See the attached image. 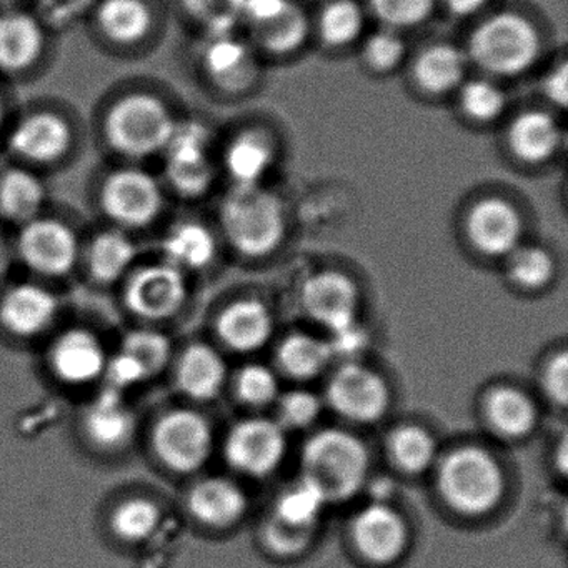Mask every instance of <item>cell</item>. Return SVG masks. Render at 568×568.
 <instances>
[{
	"label": "cell",
	"mask_w": 568,
	"mask_h": 568,
	"mask_svg": "<svg viewBox=\"0 0 568 568\" xmlns=\"http://www.w3.org/2000/svg\"><path fill=\"white\" fill-rule=\"evenodd\" d=\"M189 510L202 524L227 527L244 515L247 498L229 478L212 477L199 481L187 498Z\"/></svg>",
	"instance_id": "603a6c76"
},
{
	"label": "cell",
	"mask_w": 568,
	"mask_h": 568,
	"mask_svg": "<svg viewBox=\"0 0 568 568\" xmlns=\"http://www.w3.org/2000/svg\"><path fill=\"white\" fill-rule=\"evenodd\" d=\"M101 205L105 215L121 227L152 224L161 214L164 194L161 184L141 169H122L102 185Z\"/></svg>",
	"instance_id": "52a82bcc"
},
{
	"label": "cell",
	"mask_w": 568,
	"mask_h": 568,
	"mask_svg": "<svg viewBox=\"0 0 568 568\" xmlns=\"http://www.w3.org/2000/svg\"><path fill=\"white\" fill-rule=\"evenodd\" d=\"M331 347L332 357L342 355V357L351 358L361 354L367 345V335L358 327L355 322L331 332V341L327 342Z\"/></svg>",
	"instance_id": "681fc988"
},
{
	"label": "cell",
	"mask_w": 568,
	"mask_h": 568,
	"mask_svg": "<svg viewBox=\"0 0 568 568\" xmlns=\"http://www.w3.org/2000/svg\"><path fill=\"white\" fill-rule=\"evenodd\" d=\"M58 311V298L48 288L16 285L0 298V324L18 337H36L54 324Z\"/></svg>",
	"instance_id": "2e32d148"
},
{
	"label": "cell",
	"mask_w": 568,
	"mask_h": 568,
	"mask_svg": "<svg viewBox=\"0 0 568 568\" xmlns=\"http://www.w3.org/2000/svg\"><path fill=\"white\" fill-rule=\"evenodd\" d=\"M488 0H447L448 8L454 14L470 16L480 11Z\"/></svg>",
	"instance_id": "f5cc1de1"
},
{
	"label": "cell",
	"mask_w": 568,
	"mask_h": 568,
	"mask_svg": "<svg viewBox=\"0 0 568 568\" xmlns=\"http://www.w3.org/2000/svg\"><path fill=\"white\" fill-rule=\"evenodd\" d=\"M135 257H138V248L124 232H102L89 247V271L95 281L112 284L128 274Z\"/></svg>",
	"instance_id": "1f68e13d"
},
{
	"label": "cell",
	"mask_w": 568,
	"mask_h": 568,
	"mask_svg": "<svg viewBox=\"0 0 568 568\" xmlns=\"http://www.w3.org/2000/svg\"><path fill=\"white\" fill-rule=\"evenodd\" d=\"M435 0H371L372 12L392 29L414 28L430 18Z\"/></svg>",
	"instance_id": "b9f144b4"
},
{
	"label": "cell",
	"mask_w": 568,
	"mask_h": 568,
	"mask_svg": "<svg viewBox=\"0 0 568 568\" xmlns=\"http://www.w3.org/2000/svg\"><path fill=\"white\" fill-rule=\"evenodd\" d=\"M49 364L64 384L85 385L104 375L108 355L92 332L72 328L52 344Z\"/></svg>",
	"instance_id": "5bb4252c"
},
{
	"label": "cell",
	"mask_w": 568,
	"mask_h": 568,
	"mask_svg": "<svg viewBox=\"0 0 568 568\" xmlns=\"http://www.w3.org/2000/svg\"><path fill=\"white\" fill-rule=\"evenodd\" d=\"M221 221L232 247L252 257L274 251L285 234L284 205L262 185H235L222 204Z\"/></svg>",
	"instance_id": "7a4b0ae2"
},
{
	"label": "cell",
	"mask_w": 568,
	"mask_h": 568,
	"mask_svg": "<svg viewBox=\"0 0 568 568\" xmlns=\"http://www.w3.org/2000/svg\"><path fill=\"white\" fill-rule=\"evenodd\" d=\"M72 144L68 121L51 112H38L19 122L9 145L19 158L32 162H52L64 158Z\"/></svg>",
	"instance_id": "ffe728a7"
},
{
	"label": "cell",
	"mask_w": 568,
	"mask_h": 568,
	"mask_svg": "<svg viewBox=\"0 0 568 568\" xmlns=\"http://www.w3.org/2000/svg\"><path fill=\"white\" fill-rule=\"evenodd\" d=\"M111 525L121 540L141 544L158 530L161 525V510L149 498H129L115 508Z\"/></svg>",
	"instance_id": "d590c367"
},
{
	"label": "cell",
	"mask_w": 568,
	"mask_h": 568,
	"mask_svg": "<svg viewBox=\"0 0 568 568\" xmlns=\"http://www.w3.org/2000/svg\"><path fill=\"white\" fill-rule=\"evenodd\" d=\"M277 378L264 365H247L242 368L235 382V390L244 404L264 407L277 397Z\"/></svg>",
	"instance_id": "ee69618b"
},
{
	"label": "cell",
	"mask_w": 568,
	"mask_h": 568,
	"mask_svg": "<svg viewBox=\"0 0 568 568\" xmlns=\"http://www.w3.org/2000/svg\"><path fill=\"white\" fill-rule=\"evenodd\" d=\"M275 149L271 139L261 132L239 135L225 152L224 164L229 175L239 187L262 185L274 168Z\"/></svg>",
	"instance_id": "4316f807"
},
{
	"label": "cell",
	"mask_w": 568,
	"mask_h": 568,
	"mask_svg": "<svg viewBox=\"0 0 568 568\" xmlns=\"http://www.w3.org/2000/svg\"><path fill=\"white\" fill-rule=\"evenodd\" d=\"M505 94L490 81L467 82L460 92V105L475 121H494L504 112Z\"/></svg>",
	"instance_id": "60d3db41"
},
{
	"label": "cell",
	"mask_w": 568,
	"mask_h": 568,
	"mask_svg": "<svg viewBox=\"0 0 568 568\" xmlns=\"http://www.w3.org/2000/svg\"><path fill=\"white\" fill-rule=\"evenodd\" d=\"M84 430L89 440L102 450H119L135 434V417L121 392L108 390L98 395L84 414Z\"/></svg>",
	"instance_id": "44dd1931"
},
{
	"label": "cell",
	"mask_w": 568,
	"mask_h": 568,
	"mask_svg": "<svg viewBox=\"0 0 568 568\" xmlns=\"http://www.w3.org/2000/svg\"><path fill=\"white\" fill-rule=\"evenodd\" d=\"M487 418L498 434L521 437L534 427L537 410L534 402L524 392L500 387L488 397Z\"/></svg>",
	"instance_id": "d6a6232c"
},
{
	"label": "cell",
	"mask_w": 568,
	"mask_h": 568,
	"mask_svg": "<svg viewBox=\"0 0 568 568\" xmlns=\"http://www.w3.org/2000/svg\"><path fill=\"white\" fill-rule=\"evenodd\" d=\"M241 19L265 51L285 54L304 44L307 16L292 0H241Z\"/></svg>",
	"instance_id": "30bf717a"
},
{
	"label": "cell",
	"mask_w": 568,
	"mask_h": 568,
	"mask_svg": "<svg viewBox=\"0 0 568 568\" xmlns=\"http://www.w3.org/2000/svg\"><path fill=\"white\" fill-rule=\"evenodd\" d=\"M560 141V128L547 112H524L508 129L511 151L518 159L530 164L548 161L557 152Z\"/></svg>",
	"instance_id": "d4e9b609"
},
{
	"label": "cell",
	"mask_w": 568,
	"mask_h": 568,
	"mask_svg": "<svg viewBox=\"0 0 568 568\" xmlns=\"http://www.w3.org/2000/svg\"><path fill=\"white\" fill-rule=\"evenodd\" d=\"M41 179L24 169H12L0 179V214L16 224H29L41 214L45 204Z\"/></svg>",
	"instance_id": "f1b7e54d"
},
{
	"label": "cell",
	"mask_w": 568,
	"mask_h": 568,
	"mask_svg": "<svg viewBox=\"0 0 568 568\" xmlns=\"http://www.w3.org/2000/svg\"><path fill=\"white\" fill-rule=\"evenodd\" d=\"M98 22L112 41L131 44L149 34L152 14L144 0H104L99 6Z\"/></svg>",
	"instance_id": "4dcf8cb0"
},
{
	"label": "cell",
	"mask_w": 568,
	"mask_h": 568,
	"mask_svg": "<svg viewBox=\"0 0 568 568\" xmlns=\"http://www.w3.org/2000/svg\"><path fill=\"white\" fill-rule=\"evenodd\" d=\"M18 252L31 271L44 277H62L78 262L79 242L64 222L38 217L22 227Z\"/></svg>",
	"instance_id": "9c48e42d"
},
{
	"label": "cell",
	"mask_w": 568,
	"mask_h": 568,
	"mask_svg": "<svg viewBox=\"0 0 568 568\" xmlns=\"http://www.w3.org/2000/svg\"><path fill=\"white\" fill-rule=\"evenodd\" d=\"M471 244L487 255L511 254L521 237V221L514 205L501 199H484L467 219Z\"/></svg>",
	"instance_id": "ac0fdd59"
},
{
	"label": "cell",
	"mask_w": 568,
	"mask_h": 568,
	"mask_svg": "<svg viewBox=\"0 0 568 568\" xmlns=\"http://www.w3.org/2000/svg\"><path fill=\"white\" fill-rule=\"evenodd\" d=\"M327 400L342 417L367 424L384 415L388 404L387 385L371 368L348 362L331 378Z\"/></svg>",
	"instance_id": "4fadbf2b"
},
{
	"label": "cell",
	"mask_w": 568,
	"mask_h": 568,
	"mask_svg": "<svg viewBox=\"0 0 568 568\" xmlns=\"http://www.w3.org/2000/svg\"><path fill=\"white\" fill-rule=\"evenodd\" d=\"M202 64L214 84L242 92L254 84L257 64L251 49L231 34H211L202 49Z\"/></svg>",
	"instance_id": "d6986e66"
},
{
	"label": "cell",
	"mask_w": 568,
	"mask_h": 568,
	"mask_svg": "<svg viewBox=\"0 0 568 568\" xmlns=\"http://www.w3.org/2000/svg\"><path fill=\"white\" fill-rule=\"evenodd\" d=\"M187 297L184 272L171 264L148 265L129 278L125 305L144 321H165L181 311Z\"/></svg>",
	"instance_id": "7c38bea8"
},
{
	"label": "cell",
	"mask_w": 568,
	"mask_h": 568,
	"mask_svg": "<svg viewBox=\"0 0 568 568\" xmlns=\"http://www.w3.org/2000/svg\"><path fill=\"white\" fill-rule=\"evenodd\" d=\"M165 262L181 272L199 271L214 261L217 244L207 227L197 222H182L175 225L164 244Z\"/></svg>",
	"instance_id": "83f0119b"
},
{
	"label": "cell",
	"mask_w": 568,
	"mask_h": 568,
	"mask_svg": "<svg viewBox=\"0 0 568 568\" xmlns=\"http://www.w3.org/2000/svg\"><path fill=\"white\" fill-rule=\"evenodd\" d=\"M105 377L109 381V388L112 390L121 392L125 388L135 387V385L142 384L148 381L145 372L142 371L141 365L125 354V352H119L115 357L108 358V364L104 368Z\"/></svg>",
	"instance_id": "c3c4849f"
},
{
	"label": "cell",
	"mask_w": 568,
	"mask_h": 568,
	"mask_svg": "<svg viewBox=\"0 0 568 568\" xmlns=\"http://www.w3.org/2000/svg\"><path fill=\"white\" fill-rule=\"evenodd\" d=\"M152 445L165 467L191 474L211 457V427L197 412H169L155 425Z\"/></svg>",
	"instance_id": "ba28073f"
},
{
	"label": "cell",
	"mask_w": 568,
	"mask_h": 568,
	"mask_svg": "<svg viewBox=\"0 0 568 568\" xmlns=\"http://www.w3.org/2000/svg\"><path fill=\"white\" fill-rule=\"evenodd\" d=\"M364 22V11L354 0H334L322 12L318 31L327 44L341 48L361 36Z\"/></svg>",
	"instance_id": "74e56055"
},
{
	"label": "cell",
	"mask_w": 568,
	"mask_h": 568,
	"mask_svg": "<svg viewBox=\"0 0 568 568\" xmlns=\"http://www.w3.org/2000/svg\"><path fill=\"white\" fill-rule=\"evenodd\" d=\"M325 505L321 491L302 478L278 497L272 517L288 527L314 531Z\"/></svg>",
	"instance_id": "e575fe53"
},
{
	"label": "cell",
	"mask_w": 568,
	"mask_h": 568,
	"mask_svg": "<svg viewBox=\"0 0 568 568\" xmlns=\"http://www.w3.org/2000/svg\"><path fill=\"white\" fill-rule=\"evenodd\" d=\"M540 54V36L530 21L514 12H501L481 22L470 41L471 61L494 75H518L528 71Z\"/></svg>",
	"instance_id": "3957f363"
},
{
	"label": "cell",
	"mask_w": 568,
	"mask_h": 568,
	"mask_svg": "<svg viewBox=\"0 0 568 568\" xmlns=\"http://www.w3.org/2000/svg\"><path fill=\"white\" fill-rule=\"evenodd\" d=\"M405 55V42L392 29L375 32L364 45V59L374 71L387 72L397 68Z\"/></svg>",
	"instance_id": "f6af8a7d"
},
{
	"label": "cell",
	"mask_w": 568,
	"mask_h": 568,
	"mask_svg": "<svg viewBox=\"0 0 568 568\" xmlns=\"http://www.w3.org/2000/svg\"><path fill=\"white\" fill-rule=\"evenodd\" d=\"M121 351L131 355L141 365L149 381V378L161 374L165 365L169 364L171 342L161 332L135 331L124 338Z\"/></svg>",
	"instance_id": "f35d334b"
},
{
	"label": "cell",
	"mask_w": 568,
	"mask_h": 568,
	"mask_svg": "<svg viewBox=\"0 0 568 568\" xmlns=\"http://www.w3.org/2000/svg\"><path fill=\"white\" fill-rule=\"evenodd\" d=\"M467 59L454 45L437 44L425 49L417 61L414 72L418 85L432 94H444L464 81Z\"/></svg>",
	"instance_id": "f546056e"
},
{
	"label": "cell",
	"mask_w": 568,
	"mask_h": 568,
	"mask_svg": "<svg viewBox=\"0 0 568 568\" xmlns=\"http://www.w3.org/2000/svg\"><path fill=\"white\" fill-rule=\"evenodd\" d=\"M321 400L307 390H294L278 400V425L282 428H305L317 420Z\"/></svg>",
	"instance_id": "bcb514c9"
},
{
	"label": "cell",
	"mask_w": 568,
	"mask_h": 568,
	"mask_svg": "<svg viewBox=\"0 0 568 568\" xmlns=\"http://www.w3.org/2000/svg\"><path fill=\"white\" fill-rule=\"evenodd\" d=\"M278 365L294 378L315 377L332 358L327 342L307 334H294L282 342L277 352Z\"/></svg>",
	"instance_id": "836d02e7"
},
{
	"label": "cell",
	"mask_w": 568,
	"mask_h": 568,
	"mask_svg": "<svg viewBox=\"0 0 568 568\" xmlns=\"http://www.w3.org/2000/svg\"><path fill=\"white\" fill-rule=\"evenodd\" d=\"M14 0H0V4H11Z\"/></svg>",
	"instance_id": "9f6ffc18"
},
{
	"label": "cell",
	"mask_w": 568,
	"mask_h": 568,
	"mask_svg": "<svg viewBox=\"0 0 568 568\" xmlns=\"http://www.w3.org/2000/svg\"><path fill=\"white\" fill-rule=\"evenodd\" d=\"M358 551L374 564H390L404 554L407 528L397 511L384 504H372L354 520Z\"/></svg>",
	"instance_id": "9a60e30c"
},
{
	"label": "cell",
	"mask_w": 568,
	"mask_h": 568,
	"mask_svg": "<svg viewBox=\"0 0 568 568\" xmlns=\"http://www.w3.org/2000/svg\"><path fill=\"white\" fill-rule=\"evenodd\" d=\"M179 388L194 400H211L225 381V364L221 355L204 344L191 345L182 354L175 372Z\"/></svg>",
	"instance_id": "484cf974"
},
{
	"label": "cell",
	"mask_w": 568,
	"mask_h": 568,
	"mask_svg": "<svg viewBox=\"0 0 568 568\" xmlns=\"http://www.w3.org/2000/svg\"><path fill=\"white\" fill-rule=\"evenodd\" d=\"M44 31L38 19L26 12L0 16V71L21 72L31 68L44 51Z\"/></svg>",
	"instance_id": "7402d4cb"
},
{
	"label": "cell",
	"mask_w": 568,
	"mask_h": 568,
	"mask_svg": "<svg viewBox=\"0 0 568 568\" xmlns=\"http://www.w3.org/2000/svg\"><path fill=\"white\" fill-rule=\"evenodd\" d=\"M364 444L348 432L322 430L302 452V478L314 485L327 504L347 500L367 477Z\"/></svg>",
	"instance_id": "6da1fadb"
},
{
	"label": "cell",
	"mask_w": 568,
	"mask_h": 568,
	"mask_svg": "<svg viewBox=\"0 0 568 568\" xmlns=\"http://www.w3.org/2000/svg\"><path fill=\"white\" fill-rule=\"evenodd\" d=\"M302 304L312 321L337 331L355 322L357 291L345 275L338 272H321L305 282Z\"/></svg>",
	"instance_id": "e0dca14e"
},
{
	"label": "cell",
	"mask_w": 568,
	"mask_h": 568,
	"mask_svg": "<svg viewBox=\"0 0 568 568\" xmlns=\"http://www.w3.org/2000/svg\"><path fill=\"white\" fill-rule=\"evenodd\" d=\"M9 267H11V254H9L4 239L0 237V284H2L6 275H8Z\"/></svg>",
	"instance_id": "db71d44e"
},
{
	"label": "cell",
	"mask_w": 568,
	"mask_h": 568,
	"mask_svg": "<svg viewBox=\"0 0 568 568\" xmlns=\"http://www.w3.org/2000/svg\"><path fill=\"white\" fill-rule=\"evenodd\" d=\"M182 4L207 26L209 34H231L241 21V0H182Z\"/></svg>",
	"instance_id": "7bdbcfd3"
},
{
	"label": "cell",
	"mask_w": 568,
	"mask_h": 568,
	"mask_svg": "<svg viewBox=\"0 0 568 568\" xmlns=\"http://www.w3.org/2000/svg\"><path fill=\"white\" fill-rule=\"evenodd\" d=\"M2 122H4V102L0 98V128H2Z\"/></svg>",
	"instance_id": "11a10c76"
},
{
	"label": "cell",
	"mask_w": 568,
	"mask_h": 568,
	"mask_svg": "<svg viewBox=\"0 0 568 568\" xmlns=\"http://www.w3.org/2000/svg\"><path fill=\"white\" fill-rule=\"evenodd\" d=\"M438 488L455 510L480 515L500 500L504 477L491 455L481 448L465 447L442 462Z\"/></svg>",
	"instance_id": "5b68a950"
},
{
	"label": "cell",
	"mask_w": 568,
	"mask_h": 568,
	"mask_svg": "<svg viewBox=\"0 0 568 568\" xmlns=\"http://www.w3.org/2000/svg\"><path fill=\"white\" fill-rule=\"evenodd\" d=\"M312 534L314 531L288 527V525L275 520L274 517H271L265 525V541L272 550L281 555H294L304 550L311 541Z\"/></svg>",
	"instance_id": "7dc6e473"
},
{
	"label": "cell",
	"mask_w": 568,
	"mask_h": 568,
	"mask_svg": "<svg viewBox=\"0 0 568 568\" xmlns=\"http://www.w3.org/2000/svg\"><path fill=\"white\" fill-rule=\"evenodd\" d=\"M285 454L284 428L268 418H248L232 428L225 440V458L235 470L264 477Z\"/></svg>",
	"instance_id": "8fae6325"
},
{
	"label": "cell",
	"mask_w": 568,
	"mask_h": 568,
	"mask_svg": "<svg viewBox=\"0 0 568 568\" xmlns=\"http://www.w3.org/2000/svg\"><path fill=\"white\" fill-rule=\"evenodd\" d=\"M168 179L184 197H201L215 178L211 159V134L195 121L175 122L164 149Z\"/></svg>",
	"instance_id": "8992f818"
},
{
	"label": "cell",
	"mask_w": 568,
	"mask_h": 568,
	"mask_svg": "<svg viewBox=\"0 0 568 568\" xmlns=\"http://www.w3.org/2000/svg\"><path fill=\"white\" fill-rule=\"evenodd\" d=\"M174 128V118L164 102L151 94L125 95L105 121V134L112 148L131 159H148L164 152Z\"/></svg>",
	"instance_id": "277c9868"
},
{
	"label": "cell",
	"mask_w": 568,
	"mask_h": 568,
	"mask_svg": "<svg viewBox=\"0 0 568 568\" xmlns=\"http://www.w3.org/2000/svg\"><path fill=\"white\" fill-rule=\"evenodd\" d=\"M272 315L257 301H241L222 312L217 321L219 337L239 352L257 351L272 335Z\"/></svg>",
	"instance_id": "cb8c5ba5"
},
{
	"label": "cell",
	"mask_w": 568,
	"mask_h": 568,
	"mask_svg": "<svg viewBox=\"0 0 568 568\" xmlns=\"http://www.w3.org/2000/svg\"><path fill=\"white\" fill-rule=\"evenodd\" d=\"M567 65L565 64L555 69V71L548 75L547 81H545V94H547V98L550 99L555 105H558V108H565V105H567Z\"/></svg>",
	"instance_id": "816d5d0a"
},
{
	"label": "cell",
	"mask_w": 568,
	"mask_h": 568,
	"mask_svg": "<svg viewBox=\"0 0 568 568\" xmlns=\"http://www.w3.org/2000/svg\"><path fill=\"white\" fill-rule=\"evenodd\" d=\"M388 445L395 464L410 474L424 471L434 460V438L424 428L415 425H405L395 430Z\"/></svg>",
	"instance_id": "8d00e7d4"
},
{
	"label": "cell",
	"mask_w": 568,
	"mask_h": 568,
	"mask_svg": "<svg viewBox=\"0 0 568 568\" xmlns=\"http://www.w3.org/2000/svg\"><path fill=\"white\" fill-rule=\"evenodd\" d=\"M548 397L558 405L567 404L568 397V358L565 352L551 358L544 377Z\"/></svg>",
	"instance_id": "f907efd6"
},
{
	"label": "cell",
	"mask_w": 568,
	"mask_h": 568,
	"mask_svg": "<svg viewBox=\"0 0 568 568\" xmlns=\"http://www.w3.org/2000/svg\"><path fill=\"white\" fill-rule=\"evenodd\" d=\"M508 272L511 281L521 287L537 288L547 284L554 272V262L540 247H517L510 254Z\"/></svg>",
	"instance_id": "ab89813d"
}]
</instances>
